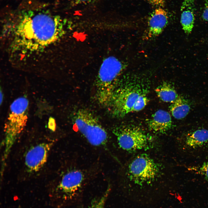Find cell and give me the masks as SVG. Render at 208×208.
Instances as JSON below:
<instances>
[{
  "mask_svg": "<svg viewBox=\"0 0 208 208\" xmlns=\"http://www.w3.org/2000/svg\"><path fill=\"white\" fill-rule=\"evenodd\" d=\"M108 191H107L101 196L93 199L88 208H105V204L108 197Z\"/></svg>",
  "mask_w": 208,
  "mask_h": 208,
  "instance_id": "obj_16",
  "label": "cell"
},
{
  "mask_svg": "<svg viewBox=\"0 0 208 208\" xmlns=\"http://www.w3.org/2000/svg\"><path fill=\"white\" fill-rule=\"evenodd\" d=\"M77 4L88 3L90 2L92 0H74Z\"/></svg>",
  "mask_w": 208,
  "mask_h": 208,
  "instance_id": "obj_21",
  "label": "cell"
},
{
  "mask_svg": "<svg viewBox=\"0 0 208 208\" xmlns=\"http://www.w3.org/2000/svg\"><path fill=\"white\" fill-rule=\"evenodd\" d=\"M208 142V130L204 129L197 130L189 134L185 140L186 145L194 148L201 147Z\"/></svg>",
  "mask_w": 208,
  "mask_h": 208,
  "instance_id": "obj_12",
  "label": "cell"
},
{
  "mask_svg": "<svg viewBox=\"0 0 208 208\" xmlns=\"http://www.w3.org/2000/svg\"><path fill=\"white\" fill-rule=\"evenodd\" d=\"M118 145L122 149L134 151L148 148L150 138L140 128L135 126L117 127L113 130Z\"/></svg>",
  "mask_w": 208,
  "mask_h": 208,
  "instance_id": "obj_5",
  "label": "cell"
},
{
  "mask_svg": "<svg viewBox=\"0 0 208 208\" xmlns=\"http://www.w3.org/2000/svg\"><path fill=\"white\" fill-rule=\"evenodd\" d=\"M190 106L189 102L182 96H178L170 107L172 116L177 119H181L185 117L189 112Z\"/></svg>",
  "mask_w": 208,
  "mask_h": 208,
  "instance_id": "obj_13",
  "label": "cell"
},
{
  "mask_svg": "<svg viewBox=\"0 0 208 208\" xmlns=\"http://www.w3.org/2000/svg\"><path fill=\"white\" fill-rule=\"evenodd\" d=\"M50 144L43 143L39 144L30 149L26 155L25 165L30 172L39 170L47 161Z\"/></svg>",
  "mask_w": 208,
  "mask_h": 208,
  "instance_id": "obj_7",
  "label": "cell"
},
{
  "mask_svg": "<svg viewBox=\"0 0 208 208\" xmlns=\"http://www.w3.org/2000/svg\"><path fill=\"white\" fill-rule=\"evenodd\" d=\"M49 127L51 129L54 130L55 129V120L51 118L49 121Z\"/></svg>",
  "mask_w": 208,
  "mask_h": 208,
  "instance_id": "obj_20",
  "label": "cell"
},
{
  "mask_svg": "<svg viewBox=\"0 0 208 208\" xmlns=\"http://www.w3.org/2000/svg\"><path fill=\"white\" fill-rule=\"evenodd\" d=\"M73 118L75 125L91 144L97 146L106 145L108 140L107 132L92 112L80 109Z\"/></svg>",
  "mask_w": 208,
  "mask_h": 208,
  "instance_id": "obj_4",
  "label": "cell"
},
{
  "mask_svg": "<svg viewBox=\"0 0 208 208\" xmlns=\"http://www.w3.org/2000/svg\"><path fill=\"white\" fill-rule=\"evenodd\" d=\"M148 125L149 128L153 132L164 133L172 127L170 115L165 110L159 109L155 112L148 120Z\"/></svg>",
  "mask_w": 208,
  "mask_h": 208,
  "instance_id": "obj_10",
  "label": "cell"
},
{
  "mask_svg": "<svg viewBox=\"0 0 208 208\" xmlns=\"http://www.w3.org/2000/svg\"><path fill=\"white\" fill-rule=\"evenodd\" d=\"M127 67L125 63L114 56L103 60L95 81L96 95L100 104L108 106L119 77Z\"/></svg>",
  "mask_w": 208,
  "mask_h": 208,
  "instance_id": "obj_2",
  "label": "cell"
},
{
  "mask_svg": "<svg viewBox=\"0 0 208 208\" xmlns=\"http://www.w3.org/2000/svg\"><path fill=\"white\" fill-rule=\"evenodd\" d=\"M194 0H183L181 7V23L187 35L191 33L194 26Z\"/></svg>",
  "mask_w": 208,
  "mask_h": 208,
  "instance_id": "obj_11",
  "label": "cell"
},
{
  "mask_svg": "<svg viewBox=\"0 0 208 208\" xmlns=\"http://www.w3.org/2000/svg\"><path fill=\"white\" fill-rule=\"evenodd\" d=\"M199 172L208 181V161L203 163L200 168Z\"/></svg>",
  "mask_w": 208,
  "mask_h": 208,
  "instance_id": "obj_17",
  "label": "cell"
},
{
  "mask_svg": "<svg viewBox=\"0 0 208 208\" xmlns=\"http://www.w3.org/2000/svg\"><path fill=\"white\" fill-rule=\"evenodd\" d=\"M65 23L48 10L23 9L9 14L3 29L7 53L21 67H53L55 47L65 36Z\"/></svg>",
  "mask_w": 208,
  "mask_h": 208,
  "instance_id": "obj_1",
  "label": "cell"
},
{
  "mask_svg": "<svg viewBox=\"0 0 208 208\" xmlns=\"http://www.w3.org/2000/svg\"><path fill=\"white\" fill-rule=\"evenodd\" d=\"M157 164L149 156L142 154L136 157L128 167L130 179L136 184L142 185L154 180L159 172Z\"/></svg>",
  "mask_w": 208,
  "mask_h": 208,
  "instance_id": "obj_6",
  "label": "cell"
},
{
  "mask_svg": "<svg viewBox=\"0 0 208 208\" xmlns=\"http://www.w3.org/2000/svg\"><path fill=\"white\" fill-rule=\"evenodd\" d=\"M28 105V101L26 98L21 97L17 99L10 106L12 114L17 116L22 115L26 109Z\"/></svg>",
  "mask_w": 208,
  "mask_h": 208,
  "instance_id": "obj_15",
  "label": "cell"
},
{
  "mask_svg": "<svg viewBox=\"0 0 208 208\" xmlns=\"http://www.w3.org/2000/svg\"><path fill=\"white\" fill-rule=\"evenodd\" d=\"M158 97L162 101L172 103L178 98L177 92L172 85L167 82H164L155 89Z\"/></svg>",
  "mask_w": 208,
  "mask_h": 208,
  "instance_id": "obj_14",
  "label": "cell"
},
{
  "mask_svg": "<svg viewBox=\"0 0 208 208\" xmlns=\"http://www.w3.org/2000/svg\"><path fill=\"white\" fill-rule=\"evenodd\" d=\"M84 178L83 174L80 171L70 170L63 177L58 187L68 198L71 199L81 187Z\"/></svg>",
  "mask_w": 208,
  "mask_h": 208,
  "instance_id": "obj_9",
  "label": "cell"
},
{
  "mask_svg": "<svg viewBox=\"0 0 208 208\" xmlns=\"http://www.w3.org/2000/svg\"><path fill=\"white\" fill-rule=\"evenodd\" d=\"M150 4L159 7L163 6L164 5L166 0H146Z\"/></svg>",
  "mask_w": 208,
  "mask_h": 208,
  "instance_id": "obj_18",
  "label": "cell"
},
{
  "mask_svg": "<svg viewBox=\"0 0 208 208\" xmlns=\"http://www.w3.org/2000/svg\"><path fill=\"white\" fill-rule=\"evenodd\" d=\"M148 101L144 89L131 83L116 89L108 106L112 115L119 118L141 110Z\"/></svg>",
  "mask_w": 208,
  "mask_h": 208,
  "instance_id": "obj_3",
  "label": "cell"
},
{
  "mask_svg": "<svg viewBox=\"0 0 208 208\" xmlns=\"http://www.w3.org/2000/svg\"><path fill=\"white\" fill-rule=\"evenodd\" d=\"M0 97H0V99H1L0 103H1V102L2 101V99H3V96H2V94L1 92H0Z\"/></svg>",
  "mask_w": 208,
  "mask_h": 208,
  "instance_id": "obj_22",
  "label": "cell"
},
{
  "mask_svg": "<svg viewBox=\"0 0 208 208\" xmlns=\"http://www.w3.org/2000/svg\"><path fill=\"white\" fill-rule=\"evenodd\" d=\"M168 22L167 12L161 7L156 9L148 19L144 39H151L159 36L166 27Z\"/></svg>",
  "mask_w": 208,
  "mask_h": 208,
  "instance_id": "obj_8",
  "label": "cell"
},
{
  "mask_svg": "<svg viewBox=\"0 0 208 208\" xmlns=\"http://www.w3.org/2000/svg\"><path fill=\"white\" fill-rule=\"evenodd\" d=\"M202 17L204 20L208 21V0L205 3Z\"/></svg>",
  "mask_w": 208,
  "mask_h": 208,
  "instance_id": "obj_19",
  "label": "cell"
}]
</instances>
